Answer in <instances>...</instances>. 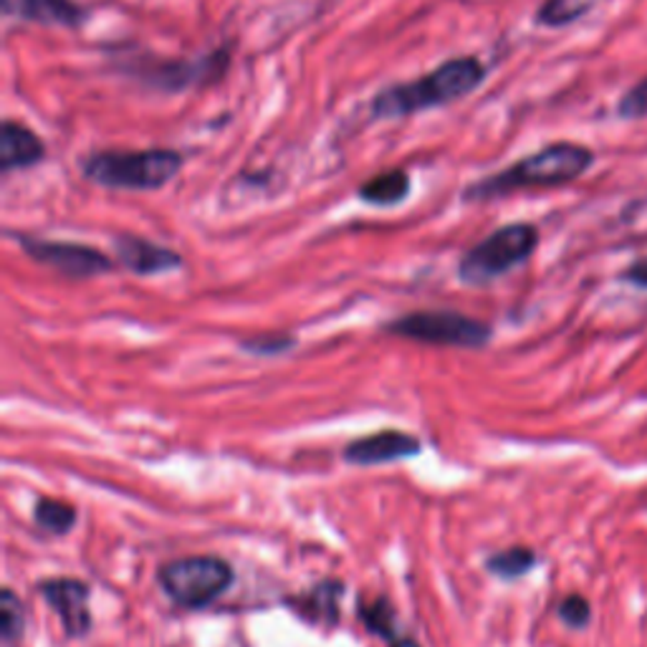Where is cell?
<instances>
[{
	"instance_id": "2",
	"label": "cell",
	"mask_w": 647,
	"mask_h": 647,
	"mask_svg": "<svg viewBox=\"0 0 647 647\" xmlns=\"http://www.w3.org/2000/svg\"><path fill=\"white\" fill-rule=\"evenodd\" d=\"M591 162H595V155H591L589 147L577 142H554L514 162L511 168L474 182L464 192V198L476 202L501 198L516 190L559 188V185L579 180L591 168Z\"/></svg>"
},
{
	"instance_id": "8",
	"label": "cell",
	"mask_w": 647,
	"mask_h": 647,
	"mask_svg": "<svg viewBox=\"0 0 647 647\" xmlns=\"http://www.w3.org/2000/svg\"><path fill=\"white\" fill-rule=\"evenodd\" d=\"M46 603L59 615L69 637H84L91 627L89 587L79 579H49L39 587Z\"/></svg>"
},
{
	"instance_id": "19",
	"label": "cell",
	"mask_w": 647,
	"mask_h": 647,
	"mask_svg": "<svg viewBox=\"0 0 647 647\" xmlns=\"http://www.w3.org/2000/svg\"><path fill=\"white\" fill-rule=\"evenodd\" d=\"M362 615V623L369 627V630L382 635V637H392V627H395V613L387 599H377L372 605H365L359 609Z\"/></svg>"
},
{
	"instance_id": "22",
	"label": "cell",
	"mask_w": 647,
	"mask_h": 647,
	"mask_svg": "<svg viewBox=\"0 0 647 647\" xmlns=\"http://www.w3.org/2000/svg\"><path fill=\"white\" fill-rule=\"evenodd\" d=\"M625 279L635 286H643V289H647V256L637 258V261L627 268Z\"/></svg>"
},
{
	"instance_id": "12",
	"label": "cell",
	"mask_w": 647,
	"mask_h": 647,
	"mask_svg": "<svg viewBox=\"0 0 647 647\" xmlns=\"http://www.w3.org/2000/svg\"><path fill=\"white\" fill-rule=\"evenodd\" d=\"M115 251L119 256V263L140 276L165 273L182 266V258L170 251V248L155 246L150 240L137 236H117Z\"/></svg>"
},
{
	"instance_id": "13",
	"label": "cell",
	"mask_w": 647,
	"mask_h": 647,
	"mask_svg": "<svg viewBox=\"0 0 647 647\" xmlns=\"http://www.w3.org/2000/svg\"><path fill=\"white\" fill-rule=\"evenodd\" d=\"M3 11L51 26H79L84 21V11L73 0H3Z\"/></svg>"
},
{
	"instance_id": "14",
	"label": "cell",
	"mask_w": 647,
	"mask_h": 647,
	"mask_svg": "<svg viewBox=\"0 0 647 647\" xmlns=\"http://www.w3.org/2000/svg\"><path fill=\"white\" fill-rule=\"evenodd\" d=\"M410 190L412 180L408 170L392 168L369 178L362 188L357 190V196L359 200H365L367 206H397V202H402L410 196Z\"/></svg>"
},
{
	"instance_id": "4",
	"label": "cell",
	"mask_w": 647,
	"mask_h": 647,
	"mask_svg": "<svg viewBox=\"0 0 647 647\" xmlns=\"http://www.w3.org/2000/svg\"><path fill=\"white\" fill-rule=\"evenodd\" d=\"M539 246V230L531 223H511L494 230L491 236L480 240L460 258L458 276L460 281L480 286L498 279L529 258Z\"/></svg>"
},
{
	"instance_id": "20",
	"label": "cell",
	"mask_w": 647,
	"mask_h": 647,
	"mask_svg": "<svg viewBox=\"0 0 647 647\" xmlns=\"http://www.w3.org/2000/svg\"><path fill=\"white\" fill-rule=\"evenodd\" d=\"M557 613L561 617V623L569 625V627H575V630H581V627H587L589 619H591V607L581 595L564 597L559 603V607H557Z\"/></svg>"
},
{
	"instance_id": "3",
	"label": "cell",
	"mask_w": 647,
	"mask_h": 647,
	"mask_svg": "<svg viewBox=\"0 0 647 647\" xmlns=\"http://www.w3.org/2000/svg\"><path fill=\"white\" fill-rule=\"evenodd\" d=\"M182 155L170 147L150 150H101L81 162L91 182L115 190H160L182 170Z\"/></svg>"
},
{
	"instance_id": "6",
	"label": "cell",
	"mask_w": 647,
	"mask_h": 647,
	"mask_svg": "<svg viewBox=\"0 0 647 647\" xmlns=\"http://www.w3.org/2000/svg\"><path fill=\"white\" fill-rule=\"evenodd\" d=\"M390 331L397 337H408L415 341L446 347H484L491 329L484 321L470 319L456 311H415L408 317L390 324Z\"/></svg>"
},
{
	"instance_id": "10",
	"label": "cell",
	"mask_w": 647,
	"mask_h": 647,
	"mask_svg": "<svg viewBox=\"0 0 647 647\" xmlns=\"http://www.w3.org/2000/svg\"><path fill=\"white\" fill-rule=\"evenodd\" d=\"M420 452V440L412 438L410 432L400 430H382L369 438H359L345 448V460L355 466H380L392 464V460L412 458Z\"/></svg>"
},
{
	"instance_id": "17",
	"label": "cell",
	"mask_w": 647,
	"mask_h": 647,
	"mask_svg": "<svg viewBox=\"0 0 647 647\" xmlns=\"http://www.w3.org/2000/svg\"><path fill=\"white\" fill-rule=\"evenodd\" d=\"M26 625L23 617V605L18 603V597L11 589H3V597H0V630L8 643H13L21 637Z\"/></svg>"
},
{
	"instance_id": "7",
	"label": "cell",
	"mask_w": 647,
	"mask_h": 647,
	"mask_svg": "<svg viewBox=\"0 0 647 647\" xmlns=\"http://www.w3.org/2000/svg\"><path fill=\"white\" fill-rule=\"evenodd\" d=\"M18 243L29 253L33 261L53 268L71 279H89V276H99L112 271V261L91 246L69 243V240H41L18 236Z\"/></svg>"
},
{
	"instance_id": "1",
	"label": "cell",
	"mask_w": 647,
	"mask_h": 647,
	"mask_svg": "<svg viewBox=\"0 0 647 647\" xmlns=\"http://www.w3.org/2000/svg\"><path fill=\"white\" fill-rule=\"evenodd\" d=\"M486 73L488 69L476 57L450 59L420 79L377 91L369 115L375 119H400L452 104L474 94L484 84Z\"/></svg>"
},
{
	"instance_id": "5",
	"label": "cell",
	"mask_w": 647,
	"mask_h": 647,
	"mask_svg": "<svg viewBox=\"0 0 647 647\" xmlns=\"http://www.w3.org/2000/svg\"><path fill=\"white\" fill-rule=\"evenodd\" d=\"M157 579L175 605L198 609L233 585V569L218 557H182L162 564Z\"/></svg>"
},
{
	"instance_id": "16",
	"label": "cell",
	"mask_w": 647,
	"mask_h": 647,
	"mask_svg": "<svg viewBox=\"0 0 647 647\" xmlns=\"http://www.w3.org/2000/svg\"><path fill=\"white\" fill-rule=\"evenodd\" d=\"M534 564H536V554L531 549L514 547V549L494 554V557L488 559V569H491L496 577L516 579V577H524Z\"/></svg>"
},
{
	"instance_id": "11",
	"label": "cell",
	"mask_w": 647,
	"mask_h": 647,
	"mask_svg": "<svg viewBox=\"0 0 647 647\" xmlns=\"http://www.w3.org/2000/svg\"><path fill=\"white\" fill-rule=\"evenodd\" d=\"M46 157V145L33 129L16 119H6L0 127V168L3 172L26 170Z\"/></svg>"
},
{
	"instance_id": "15",
	"label": "cell",
	"mask_w": 647,
	"mask_h": 647,
	"mask_svg": "<svg viewBox=\"0 0 647 647\" xmlns=\"http://www.w3.org/2000/svg\"><path fill=\"white\" fill-rule=\"evenodd\" d=\"M33 519L46 534L63 536L73 529L77 524V511L67 501H57V498H41L33 508Z\"/></svg>"
},
{
	"instance_id": "21",
	"label": "cell",
	"mask_w": 647,
	"mask_h": 647,
	"mask_svg": "<svg viewBox=\"0 0 647 647\" xmlns=\"http://www.w3.org/2000/svg\"><path fill=\"white\" fill-rule=\"evenodd\" d=\"M617 112L623 119H647V77L619 99Z\"/></svg>"
},
{
	"instance_id": "9",
	"label": "cell",
	"mask_w": 647,
	"mask_h": 647,
	"mask_svg": "<svg viewBox=\"0 0 647 647\" xmlns=\"http://www.w3.org/2000/svg\"><path fill=\"white\" fill-rule=\"evenodd\" d=\"M228 67V53L218 51L212 57L202 59V63L192 61H155L147 67L137 69L135 73L145 84H152L162 91H180L190 84H198L206 77H218Z\"/></svg>"
},
{
	"instance_id": "18",
	"label": "cell",
	"mask_w": 647,
	"mask_h": 647,
	"mask_svg": "<svg viewBox=\"0 0 647 647\" xmlns=\"http://www.w3.org/2000/svg\"><path fill=\"white\" fill-rule=\"evenodd\" d=\"M587 11V3H575V0H547L541 11L536 13V21L544 26H564Z\"/></svg>"
},
{
	"instance_id": "23",
	"label": "cell",
	"mask_w": 647,
	"mask_h": 647,
	"mask_svg": "<svg viewBox=\"0 0 647 647\" xmlns=\"http://www.w3.org/2000/svg\"><path fill=\"white\" fill-rule=\"evenodd\" d=\"M392 647H418L412 640H397Z\"/></svg>"
}]
</instances>
